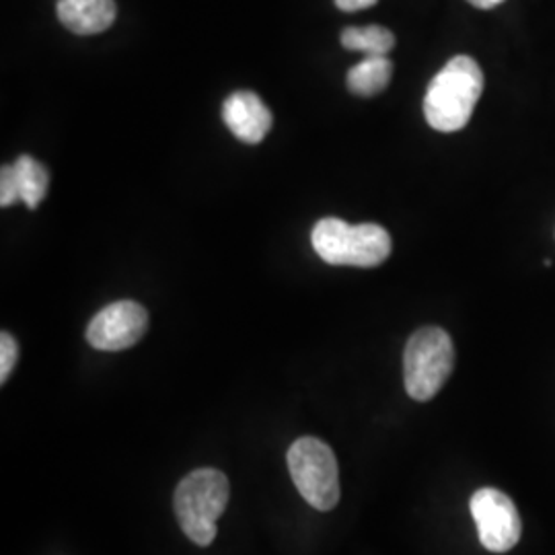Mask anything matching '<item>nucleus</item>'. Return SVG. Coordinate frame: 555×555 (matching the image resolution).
Instances as JSON below:
<instances>
[{
    "label": "nucleus",
    "mask_w": 555,
    "mask_h": 555,
    "mask_svg": "<svg viewBox=\"0 0 555 555\" xmlns=\"http://www.w3.org/2000/svg\"><path fill=\"white\" fill-rule=\"evenodd\" d=\"M222 119L241 142L259 144L272 130V114L251 91H235L222 103Z\"/></svg>",
    "instance_id": "obj_8"
},
{
    "label": "nucleus",
    "mask_w": 555,
    "mask_h": 555,
    "mask_svg": "<svg viewBox=\"0 0 555 555\" xmlns=\"http://www.w3.org/2000/svg\"><path fill=\"white\" fill-rule=\"evenodd\" d=\"M479 541L488 552H511L522 533L515 502L496 488H481L469 502Z\"/></svg>",
    "instance_id": "obj_6"
},
{
    "label": "nucleus",
    "mask_w": 555,
    "mask_h": 555,
    "mask_svg": "<svg viewBox=\"0 0 555 555\" xmlns=\"http://www.w3.org/2000/svg\"><path fill=\"white\" fill-rule=\"evenodd\" d=\"M393 75V64L387 56H366L348 73V89L360 98H373L380 93Z\"/></svg>",
    "instance_id": "obj_10"
},
{
    "label": "nucleus",
    "mask_w": 555,
    "mask_h": 555,
    "mask_svg": "<svg viewBox=\"0 0 555 555\" xmlns=\"http://www.w3.org/2000/svg\"><path fill=\"white\" fill-rule=\"evenodd\" d=\"M311 243L319 258L332 266H354V268H377L391 256V237L375 222L348 224L341 219H321Z\"/></svg>",
    "instance_id": "obj_2"
},
{
    "label": "nucleus",
    "mask_w": 555,
    "mask_h": 555,
    "mask_svg": "<svg viewBox=\"0 0 555 555\" xmlns=\"http://www.w3.org/2000/svg\"><path fill=\"white\" fill-rule=\"evenodd\" d=\"M378 0H336L337 9H341L344 13H354V11H362L369 7H375Z\"/></svg>",
    "instance_id": "obj_15"
},
{
    "label": "nucleus",
    "mask_w": 555,
    "mask_h": 555,
    "mask_svg": "<svg viewBox=\"0 0 555 555\" xmlns=\"http://www.w3.org/2000/svg\"><path fill=\"white\" fill-rule=\"evenodd\" d=\"M15 202H21L15 171H13V165H4L0 173V206L9 208Z\"/></svg>",
    "instance_id": "obj_14"
},
{
    "label": "nucleus",
    "mask_w": 555,
    "mask_h": 555,
    "mask_svg": "<svg viewBox=\"0 0 555 555\" xmlns=\"http://www.w3.org/2000/svg\"><path fill=\"white\" fill-rule=\"evenodd\" d=\"M13 171L17 179L21 202L31 210L38 208L41 199L48 194V185H50L48 169L41 165L40 160L29 155H21L20 159L13 163Z\"/></svg>",
    "instance_id": "obj_11"
},
{
    "label": "nucleus",
    "mask_w": 555,
    "mask_h": 555,
    "mask_svg": "<svg viewBox=\"0 0 555 555\" xmlns=\"http://www.w3.org/2000/svg\"><path fill=\"white\" fill-rule=\"evenodd\" d=\"M455 366V346L440 327H422L403 352L405 391L416 401H430L449 380Z\"/></svg>",
    "instance_id": "obj_4"
},
{
    "label": "nucleus",
    "mask_w": 555,
    "mask_h": 555,
    "mask_svg": "<svg viewBox=\"0 0 555 555\" xmlns=\"http://www.w3.org/2000/svg\"><path fill=\"white\" fill-rule=\"evenodd\" d=\"M483 91V73L472 56H455L430 80L424 116L438 132L463 130Z\"/></svg>",
    "instance_id": "obj_1"
},
{
    "label": "nucleus",
    "mask_w": 555,
    "mask_h": 555,
    "mask_svg": "<svg viewBox=\"0 0 555 555\" xmlns=\"http://www.w3.org/2000/svg\"><path fill=\"white\" fill-rule=\"evenodd\" d=\"M20 358V346L15 341V337L7 332H2L0 336V383H7L15 364Z\"/></svg>",
    "instance_id": "obj_13"
},
{
    "label": "nucleus",
    "mask_w": 555,
    "mask_h": 555,
    "mask_svg": "<svg viewBox=\"0 0 555 555\" xmlns=\"http://www.w3.org/2000/svg\"><path fill=\"white\" fill-rule=\"evenodd\" d=\"M229 479L219 469H196L181 479L173 506L188 539L202 547L217 539V522L229 504Z\"/></svg>",
    "instance_id": "obj_3"
},
{
    "label": "nucleus",
    "mask_w": 555,
    "mask_h": 555,
    "mask_svg": "<svg viewBox=\"0 0 555 555\" xmlns=\"http://www.w3.org/2000/svg\"><path fill=\"white\" fill-rule=\"evenodd\" d=\"M341 46L364 52L366 56H387L396 46V36L380 25L348 27L341 31Z\"/></svg>",
    "instance_id": "obj_12"
},
{
    "label": "nucleus",
    "mask_w": 555,
    "mask_h": 555,
    "mask_svg": "<svg viewBox=\"0 0 555 555\" xmlns=\"http://www.w3.org/2000/svg\"><path fill=\"white\" fill-rule=\"evenodd\" d=\"M59 20L77 36H95L109 29L118 9L114 0H59Z\"/></svg>",
    "instance_id": "obj_9"
},
{
    "label": "nucleus",
    "mask_w": 555,
    "mask_h": 555,
    "mask_svg": "<svg viewBox=\"0 0 555 555\" xmlns=\"http://www.w3.org/2000/svg\"><path fill=\"white\" fill-rule=\"evenodd\" d=\"M149 330V313L134 300H118L101 309L87 327V341L101 352H119L139 344Z\"/></svg>",
    "instance_id": "obj_7"
},
{
    "label": "nucleus",
    "mask_w": 555,
    "mask_h": 555,
    "mask_svg": "<svg viewBox=\"0 0 555 555\" xmlns=\"http://www.w3.org/2000/svg\"><path fill=\"white\" fill-rule=\"evenodd\" d=\"M286 463L298 494L318 511H332L339 502V469L330 444L313 437L298 438Z\"/></svg>",
    "instance_id": "obj_5"
},
{
    "label": "nucleus",
    "mask_w": 555,
    "mask_h": 555,
    "mask_svg": "<svg viewBox=\"0 0 555 555\" xmlns=\"http://www.w3.org/2000/svg\"><path fill=\"white\" fill-rule=\"evenodd\" d=\"M467 2H472L477 9H494L498 4H502L504 0H467Z\"/></svg>",
    "instance_id": "obj_16"
}]
</instances>
